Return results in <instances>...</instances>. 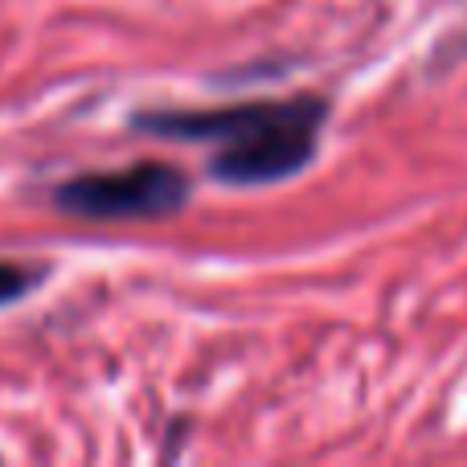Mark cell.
Here are the masks:
<instances>
[{"mask_svg": "<svg viewBox=\"0 0 467 467\" xmlns=\"http://www.w3.org/2000/svg\"><path fill=\"white\" fill-rule=\"evenodd\" d=\"M328 119L332 103L324 95L271 99L263 119L218 144V152L205 161V172L226 189H266L291 181L320 156V136Z\"/></svg>", "mask_w": 467, "mask_h": 467, "instance_id": "obj_1", "label": "cell"}, {"mask_svg": "<svg viewBox=\"0 0 467 467\" xmlns=\"http://www.w3.org/2000/svg\"><path fill=\"white\" fill-rule=\"evenodd\" d=\"M49 205L82 222H161L193 202V177L169 161H136L128 169L74 172L49 185Z\"/></svg>", "mask_w": 467, "mask_h": 467, "instance_id": "obj_2", "label": "cell"}, {"mask_svg": "<svg viewBox=\"0 0 467 467\" xmlns=\"http://www.w3.org/2000/svg\"><path fill=\"white\" fill-rule=\"evenodd\" d=\"M49 271H54L49 263H16V258H0V312L46 287Z\"/></svg>", "mask_w": 467, "mask_h": 467, "instance_id": "obj_3", "label": "cell"}]
</instances>
